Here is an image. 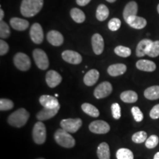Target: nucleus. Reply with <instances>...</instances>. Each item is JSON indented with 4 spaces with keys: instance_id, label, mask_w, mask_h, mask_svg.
I'll return each instance as SVG.
<instances>
[{
    "instance_id": "1",
    "label": "nucleus",
    "mask_w": 159,
    "mask_h": 159,
    "mask_svg": "<svg viewBox=\"0 0 159 159\" xmlns=\"http://www.w3.org/2000/svg\"><path fill=\"white\" fill-rule=\"evenodd\" d=\"M43 0H22L20 7L21 13L25 17H33L41 11Z\"/></svg>"
},
{
    "instance_id": "2",
    "label": "nucleus",
    "mask_w": 159,
    "mask_h": 159,
    "mask_svg": "<svg viewBox=\"0 0 159 159\" xmlns=\"http://www.w3.org/2000/svg\"><path fill=\"white\" fill-rule=\"evenodd\" d=\"M30 117L29 112L25 108H19L10 115L7 118V122L10 125L16 128L25 126Z\"/></svg>"
},
{
    "instance_id": "3",
    "label": "nucleus",
    "mask_w": 159,
    "mask_h": 159,
    "mask_svg": "<svg viewBox=\"0 0 159 159\" xmlns=\"http://www.w3.org/2000/svg\"><path fill=\"white\" fill-rule=\"evenodd\" d=\"M54 139L60 146L65 148H74L75 145V140L72 136L69 134V132L63 129H58L55 133Z\"/></svg>"
},
{
    "instance_id": "4",
    "label": "nucleus",
    "mask_w": 159,
    "mask_h": 159,
    "mask_svg": "<svg viewBox=\"0 0 159 159\" xmlns=\"http://www.w3.org/2000/svg\"><path fill=\"white\" fill-rule=\"evenodd\" d=\"M33 139L37 144H42L47 139V130L43 123L40 121L35 124L33 130Z\"/></svg>"
},
{
    "instance_id": "5",
    "label": "nucleus",
    "mask_w": 159,
    "mask_h": 159,
    "mask_svg": "<svg viewBox=\"0 0 159 159\" xmlns=\"http://www.w3.org/2000/svg\"><path fill=\"white\" fill-rule=\"evenodd\" d=\"M33 56L37 67L41 70L48 69L49 62L47 55L42 49H35L33 52Z\"/></svg>"
},
{
    "instance_id": "6",
    "label": "nucleus",
    "mask_w": 159,
    "mask_h": 159,
    "mask_svg": "<svg viewBox=\"0 0 159 159\" xmlns=\"http://www.w3.org/2000/svg\"><path fill=\"white\" fill-rule=\"evenodd\" d=\"M13 63L18 69L23 71H28L31 66V61L29 56L23 52H18L15 55Z\"/></svg>"
},
{
    "instance_id": "7",
    "label": "nucleus",
    "mask_w": 159,
    "mask_h": 159,
    "mask_svg": "<svg viewBox=\"0 0 159 159\" xmlns=\"http://www.w3.org/2000/svg\"><path fill=\"white\" fill-rule=\"evenodd\" d=\"M83 122L80 119H66L61 120V127L69 134H75L82 126Z\"/></svg>"
},
{
    "instance_id": "8",
    "label": "nucleus",
    "mask_w": 159,
    "mask_h": 159,
    "mask_svg": "<svg viewBox=\"0 0 159 159\" xmlns=\"http://www.w3.org/2000/svg\"><path fill=\"white\" fill-rule=\"evenodd\" d=\"M112 90V85L108 81H105L97 85L94 91V95L97 99H102L109 96Z\"/></svg>"
},
{
    "instance_id": "9",
    "label": "nucleus",
    "mask_w": 159,
    "mask_h": 159,
    "mask_svg": "<svg viewBox=\"0 0 159 159\" xmlns=\"http://www.w3.org/2000/svg\"><path fill=\"white\" fill-rule=\"evenodd\" d=\"M89 130L94 134H105L110 130V125L103 120H96L89 125Z\"/></svg>"
},
{
    "instance_id": "10",
    "label": "nucleus",
    "mask_w": 159,
    "mask_h": 159,
    "mask_svg": "<svg viewBox=\"0 0 159 159\" xmlns=\"http://www.w3.org/2000/svg\"><path fill=\"white\" fill-rule=\"evenodd\" d=\"M30 35L33 42L36 44H40L42 43L43 40V32L40 24L35 23L32 25L30 31Z\"/></svg>"
},
{
    "instance_id": "11",
    "label": "nucleus",
    "mask_w": 159,
    "mask_h": 159,
    "mask_svg": "<svg viewBox=\"0 0 159 159\" xmlns=\"http://www.w3.org/2000/svg\"><path fill=\"white\" fill-rule=\"evenodd\" d=\"M62 58L66 62L77 65L82 62V56L78 52L72 50H65L62 52Z\"/></svg>"
},
{
    "instance_id": "12",
    "label": "nucleus",
    "mask_w": 159,
    "mask_h": 159,
    "mask_svg": "<svg viewBox=\"0 0 159 159\" xmlns=\"http://www.w3.org/2000/svg\"><path fill=\"white\" fill-rule=\"evenodd\" d=\"M62 81V77L55 70L47 71L46 75V82L49 88H55Z\"/></svg>"
},
{
    "instance_id": "13",
    "label": "nucleus",
    "mask_w": 159,
    "mask_h": 159,
    "mask_svg": "<svg viewBox=\"0 0 159 159\" xmlns=\"http://www.w3.org/2000/svg\"><path fill=\"white\" fill-rule=\"evenodd\" d=\"M39 102L43 108L54 109L60 106L59 102L56 97L50 95H42L40 97Z\"/></svg>"
},
{
    "instance_id": "14",
    "label": "nucleus",
    "mask_w": 159,
    "mask_h": 159,
    "mask_svg": "<svg viewBox=\"0 0 159 159\" xmlns=\"http://www.w3.org/2000/svg\"><path fill=\"white\" fill-rule=\"evenodd\" d=\"M91 45H92L93 51L95 54L99 55L102 54L104 50V40L102 35L99 33H96L91 38Z\"/></svg>"
},
{
    "instance_id": "15",
    "label": "nucleus",
    "mask_w": 159,
    "mask_h": 159,
    "mask_svg": "<svg viewBox=\"0 0 159 159\" xmlns=\"http://www.w3.org/2000/svg\"><path fill=\"white\" fill-rule=\"evenodd\" d=\"M48 42L55 47H59L63 43V36L61 33L57 30L49 31L47 35Z\"/></svg>"
},
{
    "instance_id": "16",
    "label": "nucleus",
    "mask_w": 159,
    "mask_h": 159,
    "mask_svg": "<svg viewBox=\"0 0 159 159\" xmlns=\"http://www.w3.org/2000/svg\"><path fill=\"white\" fill-rule=\"evenodd\" d=\"M61 106H58L56 108L54 109H49L43 108L42 110H41L39 112H38L36 114V118L39 121H45L48 120L49 119H52L54 117L55 115L57 114L58 111L60 110Z\"/></svg>"
},
{
    "instance_id": "17",
    "label": "nucleus",
    "mask_w": 159,
    "mask_h": 159,
    "mask_svg": "<svg viewBox=\"0 0 159 159\" xmlns=\"http://www.w3.org/2000/svg\"><path fill=\"white\" fill-rule=\"evenodd\" d=\"M126 22L134 29L141 30L144 28L147 25V20L144 18L134 16L129 17L126 20Z\"/></svg>"
},
{
    "instance_id": "18",
    "label": "nucleus",
    "mask_w": 159,
    "mask_h": 159,
    "mask_svg": "<svg viewBox=\"0 0 159 159\" xmlns=\"http://www.w3.org/2000/svg\"><path fill=\"white\" fill-rule=\"evenodd\" d=\"M152 41L150 39H143L138 43L136 47V55L138 57H143L148 54Z\"/></svg>"
},
{
    "instance_id": "19",
    "label": "nucleus",
    "mask_w": 159,
    "mask_h": 159,
    "mask_svg": "<svg viewBox=\"0 0 159 159\" xmlns=\"http://www.w3.org/2000/svg\"><path fill=\"white\" fill-rule=\"evenodd\" d=\"M10 24L13 29L18 31H24L29 27L28 21L19 18L13 17L10 20Z\"/></svg>"
},
{
    "instance_id": "20",
    "label": "nucleus",
    "mask_w": 159,
    "mask_h": 159,
    "mask_svg": "<svg viewBox=\"0 0 159 159\" xmlns=\"http://www.w3.org/2000/svg\"><path fill=\"white\" fill-rule=\"evenodd\" d=\"M99 71L97 69H91L85 75L83 82L88 86H92L97 82V80H99Z\"/></svg>"
},
{
    "instance_id": "21",
    "label": "nucleus",
    "mask_w": 159,
    "mask_h": 159,
    "mask_svg": "<svg viewBox=\"0 0 159 159\" xmlns=\"http://www.w3.org/2000/svg\"><path fill=\"white\" fill-rule=\"evenodd\" d=\"M127 71V66L123 63L112 64L108 68V73L112 77H117L125 74Z\"/></svg>"
},
{
    "instance_id": "22",
    "label": "nucleus",
    "mask_w": 159,
    "mask_h": 159,
    "mask_svg": "<svg viewBox=\"0 0 159 159\" xmlns=\"http://www.w3.org/2000/svg\"><path fill=\"white\" fill-rule=\"evenodd\" d=\"M137 69L141 71L152 72L156 69V63L148 60H139L136 63Z\"/></svg>"
},
{
    "instance_id": "23",
    "label": "nucleus",
    "mask_w": 159,
    "mask_h": 159,
    "mask_svg": "<svg viewBox=\"0 0 159 159\" xmlns=\"http://www.w3.org/2000/svg\"><path fill=\"white\" fill-rule=\"evenodd\" d=\"M137 12H138V5L136 2L132 1L127 4L123 11V17L125 21H126L129 17L136 16Z\"/></svg>"
},
{
    "instance_id": "24",
    "label": "nucleus",
    "mask_w": 159,
    "mask_h": 159,
    "mask_svg": "<svg viewBox=\"0 0 159 159\" xmlns=\"http://www.w3.org/2000/svg\"><path fill=\"white\" fill-rule=\"evenodd\" d=\"M97 152L99 159H110V149L106 142H102L99 145Z\"/></svg>"
},
{
    "instance_id": "25",
    "label": "nucleus",
    "mask_w": 159,
    "mask_h": 159,
    "mask_svg": "<svg viewBox=\"0 0 159 159\" xmlns=\"http://www.w3.org/2000/svg\"><path fill=\"white\" fill-rule=\"evenodd\" d=\"M120 98L124 102L134 103L138 100V95L134 91H125L120 94Z\"/></svg>"
},
{
    "instance_id": "26",
    "label": "nucleus",
    "mask_w": 159,
    "mask_h": 159,
    "mask_svg": "<svg viewBox=\"0 0 159 159\" xmlns=\"http://www.w3.org/2000/svg\"><path fill=\"white\" fill-rule=\"evenodd\" d=\"M144 97L150 100L159 99V85H153L149 87L144 91Z\"/></svg>"
},
{
    "instance_id": "27",
    "label": "nucleus",
    "mask_w": 159,
    "mask_h": 159,
    "mask_svg": "<svg viewBox=\"0 0 159 159\" xmlns=\"http://www.w3.org/2000/svg\"><path fill=\"white\" fill-rule=\"evenodd\" d=\"M83 111L92 117H98L99 116V111L96 107L89 103H83L81 106Z\"/></svg>"
},
{
    "instance_id": "28",
    "label": "nucleus",
    "mask_w": 159,
    "mask_h": 159,
    "mask_svg": "<svg viewBox=\"0 0 159 159\" xmlns=\"http://www.w3.org/2000/svg\"><path fill=\"white\" fill-rule=\"evenodd\" d=\"M109 16V10L106 5H99L96 11L97 19L100 21H105Z\"/></svg>"
},
{
    "instance_id": "29",
    "label": "nucleus",
    "mask_w": 159,
    "mask_h": 159,
    "mask_svg": "<svg viewBox=\"0 0 159 159\" xmlns=\"http://www.w3.org/2000/svg\"><path fill=\"white\" fill-rule=\"evenodd\" d=\"M70 16L71 19L74 20L76 23H83L85 19V13L81 10L76 8V7L71 10Z\"/></svg>"
},
{
    "instance_id": "30",
    "label": "nucleus",
    "mask_w": 159,
    "mask_h": 159,
    "mask_svg": "<svg viewBox=\"0 0 159 159\" xmlns=\"http://www.w3.org/2000/svg\"><path fill=\"white\" fill-rule=\"evenodd\" d=\"M117 159H134V156L130 150L127 148L119 149L116 152Z\"/></svg>"
},
{
    "instance_id": "31",
    "label": "nucleus",
    "mask_w": 159,
    "mask_h": 159,
    "mask_svg": "<svg viewBox=\"0 0 159 159\" xmlns=\"http://www.w3.org/2000/svg\"><path fill=\"white\" fill-rule=\"evenodd\" d=\"M114 52L120 57H128L131 55V49L124 46H118L114 49Z\"/></svg>"
},
{
    "instance_id": "32",
    "label": "nucleus",
    "mask_w": 159,
    "mask_h": 159,
    "mask_svg": "<svg viewBox=\"0 0 159 159\" xmlns=\"http://www.w3.org/2000/svg\"><path fill=\"white\" fill-rule=\"evenodd\" d=\"M147 139H148V134L144 131H139L132 136V141L136 144H141L146 142Z\"/></svg>"
},
{
    "instance_id": "33",
    "label": "nucleus",
    "mask_w": 159,
    "mask_h": 159,
    "mask_svg": "<svg viewBox=\"0 0 159 159\" xmlns=\"http://www.w3.org/2000/svg\"><path fill=\"white\" fill-rule=\"evenodd\" d=\"M11 35L9 26L5 21H0V37L2 39H7Z\"/></svg>"
},
{
    "instance_id": "34",
    "label": "nucleus",
    "mask_w": 159,
    "mask_h": 159,
    "mask_svg": "<svg viewBox=\"0 0 159 159\" xmlns=\"http://www.w3.org/2000/svg\"><path fill=\"white\" fill-rule=\"evenodd\" d=\"M147 55L151 57H156L159 55V41H152L150 49H149Z\"/></svg>"
},
{
    "instance_id": "35",
    "label": "nucleus",
    "mask_w": 159,
    "mask_h": 159,
    "mask_svg": "<svg viewBox=\"0 0 159 159\" xmlns=\"http://www.w3.org/2000/svg\"><path fill=\"white\" fill-rule=\"evenodd\" d=\"M14 106L13 101L8 99H0V111H5L11 110Z\"/></svg>"
},
{
    "instance_id": "36",
    "label": "nucleus",
    "mask_w": 159,
    "mask_h": 159,
    "mask_svg": "<svg viewBox=\"0 0 159 159\" xmlns=\"http://www.w3.org/2000/svg\"><path fill=\"white\" fill-rule=\"evenodd\" d=\"M159 139L156 135H152L145 142V146L148 149H153L158 144Z\"/></svg>"
},
{
    "instance_id": "37",
    "label": "nucleus",
    "mask_w": 159,
    "mask_h": 159,
    "mask_svg": "<svg viewBox=\"0 0 159 159\" xmlns=\"http://www.w3.org/2000/svg\"><path fill=\"white\" fill-rule=\"evenodd\" d=\"M131 112H132L133 116H134V118L135 121L137 122H142L144 119V115H143V113L142 111L140 110V108L139 107L134 106L131 108Z\"/></svg>"
},
{
    "instance_id": "38",
    "label": "nucleus",
    "mask_w": 159,
    "mask_h": 159,
    "mask_svg": "<svg viewBox=\"0 0 159 159\" xmlns=\"http://www.w3.org/2000/svg\"><path fill=\"white\" fill-rule=\"evenodd\" d=\"M108 28L111 31H116L120 28L121 27V21L120 19H117V18H113L111 19L108 22Z\"/></svg>"
},
{
    "instance_id": "39",
    "label": "nucleus",
    "mask_w": 159,
    "mask_h": 159,
    "mask_svg": "<svg viewBox=\"0 0 159 159\" xmlns=\"http://www.w3.org/2000/svg\"><path fill=\"white\" fill-rule=\"evenodd\" d=\"M112 116L115 119H119L121 117V108L118 103H114L111 105Z\"/></svg>"
},
{
    "instance_id": "40",
    "label": "nucleus",
    "mask_w": 159,
    "mask_h": 159,
    "mask_svg": "<svg viewBox=\"0 0 159 159\" xmlns=\"http://www.w3.org/2000/svg\"><path fill=\"white\" fill-rule=\"evenodd\" d=\"M9 51V45L5 42V41H3L2 39L0 41V55L2 56L7 54V52Z\"/></svg>"
},
{
    "instance_id": "41",
    "label": "nucleus",
    "mask_w": 159,
    "mask_h": 159,
    "mask_svg": "<svg viewBox=\"0 0 159 159\" xmlns=\"http://www.w3.org/2000/svg\"><path fill=\"white\" fill-rule=\"evenodd\" d=\"M150 116L153 119H159V104L155 105L153 108L151 109Z\"/></svg>"
},
{
    "instance_id": "42",
    "label": "nucleus",
    "mask_w": 159,
    "mask_h": 159,
    "mask_svg": "<svg viewBox=\"0 0 159 159\" xmlns=\"http://www.w3.org/2000/svg\"><path fill=\"white\" fill-rule=\"evenodd\" d=\"M91 0H76V2L80 6H85L87 5L90 2Z\"/></svg>"
},
{
    "instance_id": "43",
    "label": "nucleus",
    "mask_w": 159,
    "mask_h": 159,
    "mask_svg": "<svg viewBox=\"0 0 159 159\" xmlns=\"http://www.w3.org/2000/svg\"><path fill=\"white\" fill-rule=\"evenodd\" d=\"M4 17V11L2 9L0 10V21H2V19Z\"/></svg>"
},
{
    "instance_id": "44",
    "label": "nucleus",
    "mask_w": 159,
    "mask_h": 159,
    "mask_svg": "<svg viewBox=\"0 0 159 159\" xmlns=\"http://www.w3.org/2000/svg\"><path fill=\"white\" fill-rule=\"evenodd\" d=\"M153 159H159V152L156 153V155L154 156V158Z\"/></svg>"
},
{
    "instance_id": "45",
    "label": "nucleus",
    "mask_w": 159,
    "mask_h": 159,
    "mask_svg": "<svg viewBox=\"0 0 159 159\" xmlns=\"http://www.w3.org/2000/svg\"><path fill=\"white\" fill-rule=\"evenodd\" d=\"M107 2H111V3H113V2H115L116 1V0H106Z\"/></svg>"
},
{
    "instance_id": "46",
    "label": "nucleus",
    "mask_w": 159,
    "mask_h": 159,
    "mask_svg": "<svg viewBox=\"0 0 159 159\" xmlns=\"http://www.w3.org/2000/svg\"><path fill=\"white\" fill-rule=\"evenodd\" d=\"M157 9H158V13H159V4H158V7H157Z\"/></svg>"
},
{
    "instance_id": "47",
    "label": "nucleus",
    "mask_w": 159,
    "mask_h": 159,
    "mask_svg": "<svg viewBox=\"0 0 159 159\" xmlns=\"http://www.w3.org/2000/svg\"><path fill=\"white\" fill-rule=\"evenodd\" d=\"M37 159H44V158H37Z\"/></svg>"
}]
</instances>
